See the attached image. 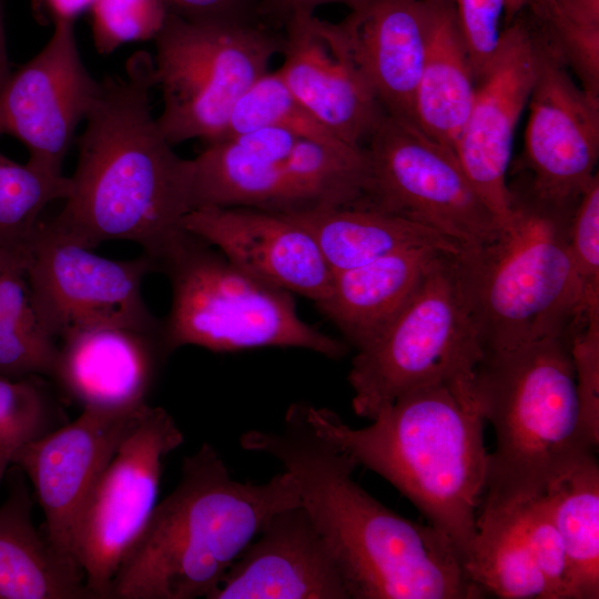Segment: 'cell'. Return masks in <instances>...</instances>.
<instances>
[{"mask_svg": "<svg viewBox=\"0 0 599 599\" xmlns=\"http://www.w3.org/2000/svg\"><path fill=\"white\" fill-rule=\"evenodd\" d=\"M240 444L274 457L293 476L349 599L483 598L451 540L364 490L352 477L357 463L311 425L305 405H292L280 429L248 430Z\"/></svg>", "mask_w": 599, "mask_h": 599, "instance_id": "6da1fadb", "label": "cell"}, {"mask_svg": "<svg viewBox=\"0 0 599 599\" xmlns=\"http://www.w3.org/2000/svg\"><path fill=\"white\" fill-rule=\"evenodd\" d=\"M154 61L145 51L125 75H106L78 138L79 159L61 212L42 222L54 236L97 247L131 241L156 263L184 235L192 210L193 160L173 151L152 116Z\"/></svg>", "mask_w": 599, "mask_h": 599, "instance_id": "7a4b0ae2", "label": "cell"}, {"mask_svg": "<svg viewBox=\"0 0 599 599\" xmlns=\"http://www.w3.org/2000/svg\"><path fill=\"white\" fill-rule=\"evenodd\" d=\"M311 425L378 474L445 534L465 560L486 484L485 419L473 392L446 384L412 389L372 424L353 428L334 412L305 405Z\"/></svg>", "mask_w": 599, "mask_h": 599, "instance_id": "3957f363", "label": "cell"}, {"mask_svg": "<svg viewBox=\"0 0 599 599\" xmlns=\"http://www.w3.org/2000/svg\"><path fill=\"white\" fill-rule=\"evenodd\" d=\"M297 505L288 471L262 484L238 481L203 444L183 459L179 484L124 556L109 599L207 598L268 519Z\"/></svg>", "mask_w": 599, "mask_h": 599, "instance_id": "277c9868", "label": "cell"}, {"mask_svg": "<svg viewBox=\"0 0 599 599\" xmlns=\"http://www.w3.org/2000/svg\"><path fill=\"white\" fill-rule=\"evenodd\" d=\"M576 332L486 353L479 363L475 400L496 437L479 509L536 498L570 465L596 453L580 425Z\"/></svg>", "mask_w": 599, "mask_h": 599, "instance_id": "5b68a950", "label": "cell"}, {"mask_svg": "<svg viewBox=\"0 0 599 599\" xmlns=\"http://www.w3.org/2000/svg\"><path fill=\"white\" fill-rule=\"evenodd\" d=\"M508 186L509 222L493 241L456 255L485 354L572 333L587 319L568 244L577 203L546 202L522 182Z\"/></svg>", "mask_w": 599, "mask_h": 599, "instance_id": "8992f818", "label": "cell"}, {"mask_svg": "<svg viewBox=\"0 0 599 599\" xmlns=\"http://www.w3.org/2000/svg\"><path fill=\"white\" fill-rule=\"evenodd\" d=\"M171 284L162 323L167 354L186 345L212 352L296 347L329 358L348 347L302 321L291 292L245 272L201 237L184 235L158 262Z\"/></svg>", "mask_w": 599, "mask_h": 599, "instance_id": "52a82bcc", "label": "cell"}, {"mask_svg": "<svg viewBox=\"0 0 599 599\" xmlns=\"http://www.w3.org/2000/svg\"><path fill=\"white\" fill-rule=\"evenodd\" d=\"M193 162L192 210L296 213L352 206L362 201L368 175L363 148L273 128L207 143Z\"/></svg>", "mask_w": 599, "mask_h": 599, "instance_id": "ba28073f", "label": "cell"}, {"mask_svg": "<svg viewBox=\"0 0 599 599\" xmlns=\"http://www.w3.org/2000/svg\"><path fill=\"white\" fill-rule=\"evenodd\" d=\"M456 255L441 253L398 315L357 349L347 380L358 416L373 419L400 395L427 385L474 393L485 349Z\"/></svg>", "mask_w": 599, "mask_h": 599, "instance_id": "9c48e42d", "label": "cell"}, {"mask_svg": "<svg viewBox=\"0 0 599 599\" xmlns=\"http://www.w3.org/2000/svg\"><path fill=\"white\" fill-rule=\"evenodd\" d=\"M155 41L154 74L163 109L158 126L171 144L211 143L242 95L281 53L283 31L264 24L195 22L169 11Z\"/></svg>", "mask_w": 599, "mask_h": 599, "instance_id": "30bf717a", "label": "cell"}, {"mask_svg": "<svg viewBox=\"0 0 599 599\" xmlns=\"http://www.w3.org/2000/svg\"><path fill=\"white\" fill-rule=\"evenodd\" d=\"M368 206L423 223L463 251L493 241L502 224L455 153L416 124L384 114L366 140Z\"/></svg>", "mask_w": 599, "mask_h": 599, "instance_id": "8fae6325", "label": "cell"}, {"mask_svg": "<svg viewBox=\"0 0 599 599\" xmlns=\"http://www.w3.org/2000/svg\"><path fill=\"white\" fill-rule=\"evenodd\" d=\"M183 439L173 417L149 405L92 489L77 525L73 557L93 599L110 598L118 567L158 504L163 461Z\"/></svg>", "mask_w": 599, "mask_h": 599, "instance_id": "7c38bea8", "label": "cell"}, {"mask_svg": "<svg viewBox=\"0 0 599 599\" xmlns=\"http://www.w3.org/2000/svg\"><path fill=\"white\" fill-rule=\"evenodd\" d=\"M32 302L43 329L57 342L98 327L161 332L142 297L156 263L142 256L116 261L51 234L41 221L27 246Z\"/></svg>", "mask_w": 599, "mask_h": 599, "instance_id": "4fadbf2b", "label": "cell"}, {"mask_svg": "<svg viewBox=\"0 0 599 599\" xmlns=\"http://www.w3.org/2000/svg\"><path fill=\"white\" fill-rule=\"evenodd\" d=\"M532 38L536 77L528 101L522 183L546 202L572 206L597 175L599 97L585 91Z\"/></svg>", "mask_w": 599, "mask_h": 599, "instance_id": "5bb4252c", "label": "cell"}, {"mask_svg": "<svg viewBox=\"0 0 599 599\" xmlns=\"http://www.w3.org/2000/svg\"><path fill=\"white\" fill-rule=\"evenodd\" d=\"M73 22H53L48 43L11 74L0 95V135L23 142L27 163L51 175H62L74 131L99 88L81 61Z\"/></svg>", "mask_w": 599, "mask_h": 599, "instance_id": "9a60e30c", "label": "cell"}, {"mask_svg": "<svg viewBox=\"0 0 599 599\" xmlns=\"http://www.w3.org/2000/svg\"><path fill=\"white\" fill-rule=\"evenodd\" d=\"M149 404L125 409L83 408L71 423L22 447L12 464L32 486L44 515V534L73 557L82 509L103 470Z\"/></svg>", "mask_w": 599, "mask_h": 599, "instance_id": "2e32d148", "label": "cell"}, {"mask_svg": "<svg viewBox=\"0 0 599 599\" xmlns=\"http://www.w3.org/2000/svg\"><path fill=\"white\" fill-rule=\"evenodd\" d=\"M536 77V48L520 12L501 32L498 53L477 82L455 155L479 195L505 226L511 215L507 171L514 136Z\"/></svg>", "mask_w": 599, "mask_h": 599, "instance_id": "e0dca14e", "label": "cell"}, {"mask_svg": "<svg viewBox=\"0 0 599 599\" xmlns=\"http://www.w3.org/2000/svg\"><path fill=\"white\" fill-rule=\"evenodd\" d=\"M277 69L296 99L337 139L362 149L385 114L358 70L337 23L314 14L283 29Z\"/></svg>", "mask_w": 599, "mask_h": 599, "instance_id": "ac0fdd59", "label": "cell"}, {"mask_svg": "<svg viewBox=\"0 0 599 599\" xmlns=\"http://www.w3.org/2000/svg\"><path fill=\"white\" fill-rule=\"evenodd\" d=\"M184 229L251 275L313 302L329 292L333 273L311 234L282 213L253 207L190 211Z\"/></svg>", "mask_w": 599, "mask_h": 599, "instance_id": "d6986e66", "label": "cell"}, {"mask_svg": "<svg viewBox=\"0 0 599 599\" xmlns=\"http://www.w3.org/2000/svg\"><path fill=\"white\" fill-rule=\"evenodd\" d=\"M207 599H349L327 544L302 505L273 515Z\"/></svg>", "mask_w": 599, "mask_h": 599, "instance_id": "ffe728a7", "label": "cell"}, {"mask_svg": "<svg viewBox=\"0 0 599 599\" xmlns=\"http://www.w3.org/2000/svg\"><path fill=\"white\" fill-rule=\"evenodd\" d=\"M166 355L162 331L90 328L60 339L50 378L83 408L125 409L146 403Z\"/></svg>", "mask_w": 599, "mask_h": 599, "instance_id": "44dd1931", "label": "cell"}, {"mask_svg": "<svg viewBox=\"0 0 599 599\" xmlns=\"http://www.w3.org/2000/svg\"><path fill=\"white\" fill-rule=\"evenodd\" d=\"M384 112L415 123V97L429 32L428 0H369L338 22Z\"/></svg>", "mask_w": 599, "mask_h": 599, "instance_id": "7402d4cb", "label": "cell"}, {"mask_svg": "<svg viewBox=\"0 0 599 599\" xmlns=\"http://www.w3.org/2000/svg\"><path fill=\"white\" fill-rule=\"evenodd\" d=\"M441 253L446 252L408 248L333 272L328 295L316 306L361 349L398 315Z\"/></svg>", "mask_w": 599, "mask_h": 599, "instance_id": "603a6c76", "label": "cell"}, {"mask_svg": "<svg viewBox=\"0 0 599 599\" xmlns=\"http://www.w3.org/2000/svg\"><path fill=\"white\" fill-rule=\"evenodd\" d=\"M8 497L0 506V599H93L72 557L58 551L32 520L22 470L4 476Z\"/></svg>", "mask_w": 599, "mask_h": 599, "instance_id": "cb8c5ba5", "label": "cell"}, {"mask_svg": "<svg viewBox=\"0 0 599 599\" xmlns=\"http://www.w3.org/2000/svg\"><path fill=\"white\" fill-rule=\"evenodd\" d=\"M282 214L311 234L332 273L415 247H434L450 254L463 252L457 243L423 223L368 206Z\"/></svg>", "mask_w": 599, "mask_h": 599, "instance_id": "d4e9b609", "label": "cell"}, {"mask_svg": "<svg viewBox=\"0 0 599 599\" xmlns=\"http://www.w3.org/2000/svg\"><path fill=\"white\" fill-rule=\"evenodd\" d=\"M428 42L415 97V123L455 153L477 83L454 1L428 0Z\"/></svg>", "mask_w": 599, "mask_h": 599, "instance_id": "484cf974", "label": "cell"}, {"mask_svg": "<svg viewBox=\"0 0 599 599\" xmlns=\"http://www.w3.org/2000/svg\"><path fill=\"white\" fill-rule=\"evenodd\" d=\"M465 569L483 595L501 599H552L529 544L519 505L478 510L476 535Z\"/></svg>", "mask_w": 599, "mask_h": 599, "instance_id": "4316f807", "label": "cell"}, {"mask_svg": "<svg viewBox=\"0 0 599 599\" xmlns=\"http://www.w3.org/2000/svg\"><path fill=\"white\" fill-rule=\"evenodd\" d=\"M542 497L567 555L571 599H598L599 465L595 453L570 465Z\"/></svg>", "mask_w": 599, "mask_h": 599, "instance_id": "83f0119b", "label": "cell"}, {"mask_svg": "<svg viewBox=\"0 0 599 599\" xmlns=\"http://www.w3.org/2000/svg\"><path fill=\"white\" fill-rule=\"evenodd\" d=\"M57 352L34 311L27 247L0 245V376L50 377Z\"/></svg>", "mask_w": 599, "mask_h": 599, "instance_id": "f1b7e54d", "label": "cell"}, {"mask_svg": "<svg viewBox=\"0 0 599 599\" xmlns=\"http://www.w3.org/2000/svg\"><path fill=\"white\" fill-rule=\"evenodd\" d=\"M521 13L546 50L599 97V0H529Z\"/></svg>", "mask_w": 599, "mask_h": 599, "instance_id": "f546056e", "label": "cell"}, {"mask_svg": "<svg viewBox=\"0 0 599 599\" xmlns=\"http://www.w3.org/2000/svg\"><path fill=\"white\" fill-rule=\"evenodd\" d=\"M70 177L47 174L0 153V245L27 247L48 204L65 200Z\"/></svg>", "mask_w": 599, "mask_h": 599, "instance_id": "4dcf8cb0", "label": "cell"}, {"mask_svg": "<svg viewBox=\"0 0 599 599\" xmlns=\"http://www.w3.org/2000/svg\"><path fill=\"white\" fill-rule=\"evenodd\" d=\"M265 128L286 130L319 142L346 144L296 99L278 70L266 72L242 95L216 141Z\"/></svg>", "mask_w": 599, "mask_h": 599, "instance_id": "1f68e13d", "label": "cell"}, {"mask_svg": "<svg viewBox=\"0 0 599 599\" xmlns=\"http://www.w3.org/2000/svg\"><path fill=\"white\" fill-rule=\"evenodd\" d=\"M59 412L43 376H0V485L22 447L58 428Z\"/></svg>", "mask_w": 599, "mask_h": 599, "instance_id": "d6a6232c", "label": "cell"}, {"mask_svg": "<svg viewBox=\"0 0 599 599\" xmlns=\"http://www.w3.org/2000/svg\"><path fill=\"white\" fill-rule=\"evenodd\" d=\"M90 9L93 43L102 54L154 39L169 13L164 0H95Z\"/></svg>", "mask_w": 599, "mask_h": 599, "instance_id": "836d02e7", "label": "cell"}, {"mask_svg": "<svg viewBox=\"0 0 599 599\" xmlns=\"http://www.w3.org/2000/svg\"><path fill=\"white\" fill-rule=\"evenodd\" d=\"M572 265L583 292L587 314L599 312V177L580 195L568 232Z\"/></svg>", "mask_w": 599, "mask_h": 599, "instance_id": "e575fe53", "label": "cell"}, {"mask_svg": "<svg viewBox=\"0 0 599 599\" xmlns=\"http://www.w3.org/2000/svg\"><path fill=\"white\" fill-rule=\"evenodd\" d=\"M519 506L529 544L552 599H571L567 555L542 495Z\"/></svg>", "mask_w": 599, "mask_h": 599, "instance_id": "d590c367", "label": "cell"}, {"mask_svg": "<svg viewBox=\"0 0 599 599\" xmlns=\"http://www.w3.org/2000/svg\"><path fill=\"white\" fill-rule=\"evenodd\" d=\"M580 425L585 438L597 450L599 445V312L587 315L571 343Z\"/></svg>", "mask_w": 599, "mask_h": 599, "instance_id": "8d00e7d4", "label": "cell"}, {"mask_svg": "<svg viewBox=\"0 0 599 599\" xmlns=\"http://www.w3.org/2000/svg\"><path fill=\"white\" fill-rule=\"evenodd\" d=\"M261 0H164L169 11L195 22L262 24Z\"/></svg>", "mask_w": 599, "mask_h": 599, "instance_id": "74e56055", "label": "cell"}, {"mask_svg": "<svg viewBox=\"0 0 599 599\" xmlns=\"http://www.w3.org/2000/svg\"><path fill=\"white\" fill-rule=\"evenodd\" d=\"M369 0H261L258 6L260 22L268 28L282 31L294 18L313 14L314 10L327 3H341L356 11L363 9Z\"/></svg>", "mask_w": 599, "mask_h": 599, "instance_id": "f35d334b", "label": "cell"}, {"mask_svg": "<svg viewBox=\"0 0 599 599\" xmlns=\"http://www.w3.org/2000/svg\"><path fill=\"white\" fill-rule=\"evenodd\" d=\"M95 0H38V7L47 11L53 22L74 21L84 10L90 9Z\"/></svg>", "mask_w": 599, "mask_h": 599, "instance_id": "ab89813d", "label": "cell"}, {"mask_svg": "<svg viewBox=\"0 0 599 599\" xmlns=\"http://www.w3.org/2000/svg\"><path fill=\"white\" fill-rule=\"evenodd\" d=\"M12 72L10 70L9 59L7 54L4 28H3V17H2V4L0 0V95L6 88Z\"/></svg>", "mask_w": 599, "mask_h": 599, "instance_id": "60d3db41", "label": "cell"}, {"mask_svg": "<svg viewBox=\"0 0 599 599\" xmlns=\"http://www.w3.org/2000/svg\"><path fill=\"white\" fill-rule=\"evenodd\" d=\"M528 1L529 0H505L504 18L506 26L524 10Z\"/></svg>", "mask_w": 599, "mask_h": 599, "instance_id": "b9f144b4", "label": "cell"}]
</instances>
